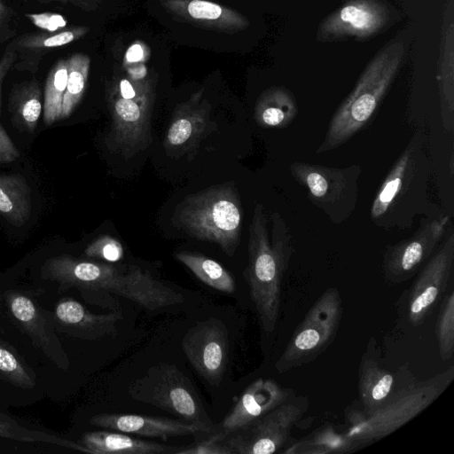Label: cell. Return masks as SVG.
Listing matches in <instances>:
<instances>
[{
  "label": "cell",
  "mask_w": 454,
  "mask_h": 454,
  "mask_svg": "<svg viewBox=\"0 0 454 454\" xmlns=\"http://www.w3.org/2000/svg\"><path fill=\"white\" fill-rule=\"evenodd\" d=\"M270 223V239L264 207L256 203L249 225L248 263L243 273L266 333H271L277 326L281 284L294 252L291 231L278 211L271 214Z\"/></svg>",
  "instance_id": "cell-1"
},
{
  "label": "cell",
  "mask_w": 454,
  "mask_h": 454,
  "mask_svg": "<svg viewBox=\"0 0 454 454\" xmlns=\"http://www.w3.org/2000/svg\"><path fill=\"white\" fill-rule=\"evenodd\" d=\"M431 163L426 137L418 130L383 180L372 201L370 217L387 230L405 229L427 210Z\"/></svg>",
  "instance_id": "cell-2"
},
{
  "label": "cell",
  "mask_w": 454,
  "mask_h": 454,
  "mask_svg": "<svg viewBox=\"0 0 454 454\" xmlns=\"http://www.w3.org/2000/svg\"><path fill=\"white\" fill-rule=\"evenodd\" d=\"M406 51V42L395 38L374 55L333 115L317 153L343 145L369 123L397 76Z\"/></svg>",
  "instance_id": "cell-3"
},
{
  "label": "cell",
  "mask_w": 454,
  "mask_h": 454,
  "mask_svg": "<svg viewBox=\"0 0 454 454\" xmlns=\"http://www.w3.org/2000/svg\"><path fill=\"white\" fill-rule=\"evenodd\" d=\"M453 380L454 366H450L429 379L414 380L372 413L347 412L349 443L352 446L370 443L394 433L432 404Z\"/></svg>",
  "instance_id": "cell-4"
},
{
  "label": "cell",
  "mask_w": 454,
  "mask_h": 454,
  "mask_svg": "<svg viewBox=\"0 0 454 454\" xmlns=\"http://www.w3.org/2000/svg\"><path fill=\"white\" fill-rule=\"evenodd\" d=\"M175 216L188 234L216 243L229 256L239 245L242 207L239 194L231 184L213 186L187 196Z\"/></svg>",
  "instance_id": "cell-5"
},
{
  "label": "cell",
  "mask_w": 454,
  "mask_h": 454,
  "mask_svg": "<svg viewBox=\"0 0 454 454\" xmlns=\"http://www.w3.org/2000/svg\"><path fill=\"white\" fill-rule=\"evenodd\" d=\"M131 398L166 411L185 422L214 430L213 422L200 403L189 379L171 364L150 367L130 382Z\"/></svg>",
  "instance_id": "cell-6"
},
{
  "label": "cell",
  "mask_w": 454,
  "mask_h": 454,
  "mask_svg": "<svg viewBox=\"0 0 454 454\" xmlns=\"http://www.w3.org/2000/svg\"><path fill=\"white\" fill-rule=\"evenodd\" d=\"M342 298L330 287L317 299L297 325L284 352L276 361L279 373L310 363L333 342L342 317Z\"/></svg>",
  "instance_id": "cell-7"
},
{
  "label": "cell",
  "mask_w": 454,
  "mask_h": 454,
  "mask_svg": "<svg viewBox=\"0 0 454 454\" xmlns=\"http://www.w3.org/2000/svg\"><path fill=\"white\" fill-rule=\"evenodd\" d=\"M291 176L307 191L308 198L333 223H341L354 212L358 198L362 167L332 168L293 162Z\"/></svg>",
  "instance_id": "cell-8"
},
{
  "label": "cell",
  "mask_w": 454,
  "mask_h": 454,
  "mask_svg": "<svg viewBox=\"0 0 454 454\" xmlns=\"http://www.w3.org/2000/svg\"><path fill=\"white\" fill-rule=\"evenodd\" d=\"M305 398L292 397L268 413L226 436L232 454H272L284 446L291 430L306 412ZM229 435V434H228Z\"/></svg>",
  "instance_id": "cell-9"
},
{
  "label": "cell",
  "mask_w": 454,
  "mask_h": 454,
  "mask_svg": "<svg viewBox=\"0 0 454 454\" xmlns=\"http://www.w3.org/2000/svg\"><path fill=\"white\" fill-rule=\"evenodd\" d=\"M450 223V215L426 220L411 237L387 247L382 258L385 279L399 285L413 277L433 254Z\"/></svg>",
  "instance_id": "cell-10"
},
{
  "label": "cell",
  "mask_w": 454,
  "mask_h": 454,
  "mask_svg": "<svg viewBox=\"0 0 454 454\" xmlns=\"http://www.w3.org/2000/svg\"><path fill=\"white\" fill-rule=\"evenodd\" d=\"M153 90L135 98H124L114 90L108 105L112 116L110 145L125 156L145 149L152 141L151 114Z\"/></svg>",
  "instance_id": "cell-11"
},
{
  "label": "cell",
  "mask_w": 454,
  "mask_h": 454,
  "mask_svg": "<svg viewBox=\"0 0 454 454\" xmlns=\"http://www.w3.org/2000/svg\"><path fill=\"white\" fill-rule=\"evenodd\" d=\"M453 266L454 233L451 231L409 289L406 315L411 325H422L435 309L448 286Z\"/></svg>",
  "instance_id": "cell-12"
},
{
  "label": "cell",
  "mask_w": 454,
  "mask_h": 454,
  "mask_svg": "<svg viewBox=\"0 0 454 454\" xmlns=\"http://www.w3.org/2000/svg\"><path fill=\"white\" fill-rule=\"evenodd\" d=\"M389 20L390 12L380 0H348L321 21L316 35L319 42L369 38Z\"/></svg>",
  "instance_id": "cell-13"
},
{
  "label": "cell",
  "mask_w": 454,
  "mask_h": 454,
  "mask_svg": "<svg viewBox=\"0 0 454 454\" xmlns=\"http://www.w3.org/2000/svg\"><path fill=\"white\" fill-rule=\"evenodd\" d=\"M6 309L33 344L62 370H67L69 360L55 329L52 314L33 299L15 290L4 295Z\"/></svg>",
  "instance_id": "cell-14"
},
{
  "label": "cell",
  "mask_w": 454,
  "mask_h": 454,
  "mask_svg": "<svg viewBox=\"0 0 454 454\" xmlns=\"http://www.w3.org/2000/svg\"><path fill=\"white\" fill-rule=\"evenodd\" d=\"M183 350L194 370L208 383L223 378L228 358V332L223 323L209 318L188 330L182 340Z\"/></svg>",
  "instance_id": "cell-15"
},
{
  "label": "cell",
  "mask_w": 454,
  "mask_h": 454,
  "mask_svg": "<svg viewBox=\"0 0 454 454\" xmlns=\"http://www.w3.org/2000/svg\"><path fill=\"white\" fill-rule=\"evenodd\" d=\"M203 91L200 89L175 109L164 140L168 153H181L195 148L208 131L211 105Z\"/></svg>",
  "instance_id": "cell-16"
},
{
  "label": "cell",
  "mask_w": 454,
  "mask_h": 454,
  "mask_svg": "<svg viewBox=\"0 0 454 454\" xmlns=\"http://www.w3.org/2000/svg\"><path fill=\"white\" fill-rule=\"evenodd\" d=\"M293 391L272 379L259 378L240 395L223 419L221 431L227 436L292 398Z\"/></svg>",
  "instance_id": "cell-17"
},
{
  "label": "cell",
  "mask_w": 454,
  "mask_h": 454,
  "mask_svg": "<svg viewBox=\"0 0 454 454\" xmlns=\"http://www.w3.org/2000/svg\"><path fill=\"white\" fill-rule=\"evenodd\" d=\"M93 426L146 437L160 438L211 433L207 427L166 417L101 413L90 418Z\"/></svg>",
  "instance_id": "cell-18"
},
{
  "label": "cell",
  "mask_w": 454,
  "mask_h": 454,
  "mask_svg": "<svg viewBox=\"0 0 454 454\" xmlns=\"http://www.w3.org/2000/svg\"><path fill=\"white\" fill-rule=\"evenodd\" d=\"M52 317L58 333L87 340L116 334V323L121 319L120 312L95 314L72 298L60 300Z\"/></svg>",
  "instance_id": "cell-19"
},
{
  "label": "cell",
  "mask_w": 454,
  "mask_h": 454,
  "mask_svg": "<svg viewBox=\"0 0 454 454\" xmlns=\"http://www.w3.org/2000/svg\"><path fill=\"white\" fill-rule=\"evenodd\" d=\"M413 381V377L408 376L403 369L398 373L392 372L365 355L358 373V395L363 411L369 414L377 411Z\"/></svg>",
  "instance_id": "cell-20"
},
{
  "label": "cell",
  "mask_w": 454,
  "mask_h": 454,
  "mask_svg": "<svg viewBox=\"0 0 454 454\" xmlns=\"http://www.w3.org/2000/svg\"><path fill=\"white\" fill-rule=\"evenodd\" d=\"M171 14L208 29L232 33L247 28L249 20L233 9L207 0H161Z\"/></svg>",
  "instance_id": "cell-21"
},
{
  "label": "cell",
  "mask_w": 454,
  "mask_h": 454,
  "mask_svg": "<svg viewBox=\"0 0 454 454\" xmlns=\"http://www.w3.org/2000/svg\"><path fill=\"white\" fill-rule=\"evenodd\" d=\"M437 82L441 119L450 133L454 129V0H446L442 19Z\"/></svg>",
  "instance_id": "cell-22"
},
{
  "label": "cell",
  "mask_w": 454,
  "mask_h": 454,
  "mask_svg": "<svg viewBox=\"0 0 454 454\" xmlns=\"http://www.w3.org/2000/svg\"><path fill=\"white\" fill-rule=\"evenodd\" d=\"M79 445L91 454H167L178 448L137 439L121 432L93 431L82 434Z\"/></svg>",
  "instance_id": "cell-23"
},
{
  "label": "cell",
  "mask_w": 454,
  "mask_h": 454,
  "mask_svg": "<svg viewBox=\"0 0 454 454\" xmlns=\"http://www.w3.org/2000/svg\"><path fill=\"white\" fill-rule=\"evenodd\" d=\"M298 112L294 94L281 86L270 87L260 95L254 117L262 128L283 129L295 118Z\"/></svg>",
  "instance_id": "cell-24"
},
{
  "label": "cell",
  "mask_w": 454,
  "mask_h": 454,
  "mask_svg": "<svg viewBox=\"0 0 454 454\" xmlns=\"http://www.w3.org/2000/svg\"><path fill=\"white\" fill-rule=\"evenodd\" d=\"M12 125L20 132L32 134L43 112L42 91L33 79L13 87L9 99Z\"/></svg>",
  "instance_id": "cell-25"
},
{
  "label": "cell",
  "mask_w": 454,
  "mask_h": 454,
  "mask_svg": "<svg viewBox=\"0 0 454 454\" xmlns=\"http://www.w3.org/2000/svg\"><path fill=\"white\" fill-rule=\"evenodd\" d=\"M31 189L19 174H0V214L12 224L21 226L31 215Z\"/></svg>",
  "instance_id": "cell-26"
},
{
  "label": "cell",
  "mask_w": 454,
  "mask_h": 454,
  "mask_svg": "<svg viewBox=\"0 0 454 454\" xmlns=\"http://www.w3.org/2000/svg\"><path fill=\"white\" fill-rule=\"evenodd\" d=\"M175 257L207 286L226 294L235 292L233 277L216 261L198 253L185 251L176 253Z\"/></svg>",
  "instance_id": "cell-27"
},
{
  "label": "cell",
  "mask_w": 454,
  "mask_h": 454,
  "mask_svg": "<svg viewBox=\"0 0 454 454\" xmlns=\"http://www.w3.org/2000/svg\"><path fill=\"white\" fill-rule=\"evenodd\" d=\"M68 74V60H58L49 71L43 91V117L46 125L61 120L64 93Z\"/></svg>",
  "instance_id": "cell-28"
},
{
  "label": "cell",
  "mask_w": 454,
  "mask_h": 454,
  "mask_svg": "<svg viewBox=\"0 0 454 454\" xmlns=\"http://www.w3.org/2000/svg\"><path fill=\"white\" fill-rule=\"evenodd\" d=\"M68 74L64 93L61 120L68 118L82 99L88 82L90 59L83 53H74L68 59Z\"/></svg>",
  "instance_id": "cell-29"
},
{
  "label": "cell",
  "mask_w": 454,
  "mask_h": 454,
  "mask_svg": "<svg viewBox=\"0 0 454 454\" xmlns=\"http://www.w3.org/2000/svg\"><path fill=\"white\" fill-rule=\"evenodd\" d=\"M90 28L71 27L55 32L29 33L20 36L15 44L23 50L42 51L61 47L83 37Z\"/></svg>",
  "instance_id": "cell-30"
},
{
  "label": "cell",
  "mask_w": 454,
  "mask_h": 454,
  "mask_svg": "<svg viewBox=\"0 0 454 454\" xmlns=\"http://www.w3.org/2000/svg\"><path fill=\"white\" fill-rule=\"evenodd\" d=\"M0 378L24 389L35 386V374L19 354L0 340Z\"/></svg>",
  "instance_id": "cell-31"
},
{
  "label": "cell",
  "mask_w": 454,
  "mask_h": 454,
  "mask_svg": "<svg viewBox=\"0 0 454 454\" xmlns=\"http://www.w3.org/2000/svg\"><path fill=\"white\" fill-rule=\"evenodd\" d=\"M0 437L27 442H39L51 443L82 451L79 443L67 439H62L52 434H48L41 431L24 427L14 419L2 412H0Z\"/></svg>",
  "instance_id": "cell-32"
},
{
  "label": "cell",
  "mask_w": 454,
  "mask_h": 454,
  "mask_svg": "<svg viewBox=\"0 0 454 454\" xmlns=\"http://www.w3.org/2000/svg\"><path fill=\"white\" fill-rule=\"evenodd\" d=\"M436 339L442 361H448L454 353V292L450 291L441 305L436 323Z\"/></svg>",
  "instance_id": "cell-33"
},
{
  "label": "cell",
  "mask_w": 454,
  "mask_h": 454,
  "mask_svg": "<svg viewBox=\"0 0 454 454\" xmlns=\"http://www.w3.org/2000/svg\"><path fill=\"white\" fill-rule=\"evenodd\" d=\"M123 252V247L117 239L109 235H103L86 247L84 254L89 258L115 262L122 258Z\"/></svg>",
  "instance_id": "cell-34"
},
{
  "label": "cell",
  "mask_w": 454,
  "mask_h": 454,
  "mask_svg": "<svg viewBox=\"0 0 454 454\" xmlns=\"http://www.w3.org/2000/svg\"><path fill=\"white\" fill-rule=\"evenodd\" d=\"M225 437L224 433L220 430L205 440L178 449L176 454H232L223 442Z\"/></svg>",
  "instance_id": "cell-35"
},
{
  "label": "cell",
  "mask_w": 454,
  "mask_h": 454,
  "mask_svg": "<svg viewBox=\"0 0 454 454\" xmlns=\"http://www.w3.org/2000/svg\"><path fill=\"white\" fill-rule=\"evenodd\" d=\"M26 17L35 27L44 29L46 32H55L63 29L67 22L63 16L53 12L26 13Z\"/></svg>",
  "instance_id": "cell-36"
},
{
  "label": "cell",
  "mask_w": 454,
  "mask_h": 454,
  "mask_svg": "<svg viewBox=\"0 0 454 454\" xmlns=\"http://www.w3.org/2000/svg\"><path fill=\"white\" fill-rule=\"evenodd\" d=\"M19 156V150L6 130L0 124V163L12 162L18 159Z\"/></svg>",
  "instance_id": "cell-37"
},
{
  "label": "cell",
  "mask_w": 454,
  "mask_h": 454,
  "mask_svg": "<svg viewBox=\"0 0 454 454\" xmlns=\"http://www.w3.org/2000/svg\"><path fill=\"white\" fill-rule=\"evenodd\" d=\"M16 52L14 51L6 50L0 59V114L2 109V83L4 77L8 73L16 59Z\"/></svg>",
  "instance_id": "cell-38"
},
{
  "label": "cell",
  "mask_w": 454,
  "mask_h": 454,
  "mask_svg": "<svg viewBox=\"0 0 454 454\" xmlns=\"http://www.w3.org/2000/svg\"><path fill=\"white\" fill-rule=\"evenodd\" d=\"M41 4L59 3L69 4L85 11L95 9L102 0H35Z\"/></svg>",
  "instance_id": "cell-39"
},
{
  "label": "cell",
  "mask_w": 454,
  "mask_h": 454,
  "mask_svg": "<svg viewBox=\"0 0 454 454\" xmlns=\"http://www.w3.org/2000/svg\"><path fill=\"white\" fill-rule=\"evenodd\" d=\"M145 46L141 43L132 44L126 52V63L131 65L139 63L145 59Z\"/></svg>",
  "instance_id": "cell-40"
},
{
  "label": "cell",
  "mask_w": 454,
  "mask_h": 454,
  "mask_svg": "<svg viewBox=\"0 0 454 454\" xmlns=\"http://www.w3.org/2000/svg\"><path fill=\"white\" fill-rule=\"evenodd\" d=\"M11 16V11L4 3L0 0V23L5 21Z\"/></svg>",
  "instance_id": "cell-41"
}]
</instances>
